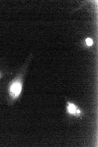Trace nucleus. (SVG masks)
<instances>
[{
  "label": "nucleus",
  "instance_id": "f257e3e1",
  "mask_svg": "<svg viewBox=\"0 0 98 147\" xmlns=\"http://www.w3.org/2000/svg\"><path fill=\"white\" fill-rule=\"evenodd\" d=\"M23 84L21 80H13L8 85L7 89V98L9 105H12L18 101L21 96Z\"/></svg>",
  "mask_w": 98,
  "mask_h": 147
},
{
  "label": "nucleus",
  "instance_id": "f03ea898",
  "mask_svg": "<svg viewBox=\"0 0 98 147\" xmlns=\"http://www.w3.org/2000/svg\"><path fill=\"white\" fill-rule=\"evenodd\" d=\"M69 111L71 113H74L75 111L74 106L72 105H70L68 107Z\"/></svg>",
  "mask_w": 98,
  "mask_h": 147
},
{
  "label": "nucleus",
  "instance_id": "7ed1b4c3",
  "mask_svg": "<svg viewBox=\"0 0 98 147\" xmlns=\"http://www.w3.org/2000/svg\"><path fill=\"white\" fill-rule=\"evenodd\" d=\"M87 45L89 46H91L93 44V42L92 40L90 38H88L86 40Z\"/></svg>",
  "mask_w": 98,
  "mask_h": 147
}]
</instances>
